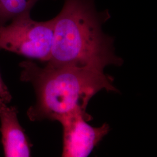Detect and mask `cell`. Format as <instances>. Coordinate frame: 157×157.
Listing matches in <instances>:
<instances>
[{
  "instance_id": "obj_1",
  "label": "cell",
  "mask_w": 157,
  "mask_h": 157,
  "mask_svg": "<svg viewBox=\"0 0 157 157\" xmlns=\"http://www.w3.org/2000/svg\"><path fill=\"white\" fill-rule=\"evenodd\" d=\"M108 10L98 11L94 0H64L54 17L50 56L47 66L85 69L104 72L109 65L121 66L113 38L102 25L110 18Z\"/></svg>"
},
{
  "instance_id": "obj_2",
  "label": "cell",
  "mask_w": 157,
  "mask_h": 157,
  "mask_svg": "<svg viewBox=\"0 0 157 157\" xmlns=\"http://www.w3.org/2000/svg\"><path fill=\"white\" fill-rule=\"evenodd\" d=\"M21 80L33 85L36 104L27 115L31 121H59L75 111L87 113L90 99L101 90L118 92L112 77L104 72L74 67H41L30 61L20 63Z\"/></svg>"
},
{
  "instance_id": "obj_3",
  "label": "cell",
  "mask_w": 157,
  "mask_h": 157,
  "mask_svg": "<svg viewBox=\"0 0 157 157\" xmlns=\"http://www.w3.org/2000/svg\"><path fill=\"white\" fill-rule=\"evenodd\" d=\"M0 26V48L29 58L47 62L50 56L54 19L37 22L30 13Z\"/></svg>"
},
{
  "instance_id": "obj_4",
  "label": "cell",
  "mask_w": 157,
  "mask_h": 157,
  "mask_svg": "<svg viewBox=\"0 0 157 157\" xmlns=\"http://www.w3.org/2000/svg\"><path fill=\"white\" fill-rule=\"evenodd\" d=\"M91 119L89 114L80 111L72 112L59 119L58 122L63 128L62 157L89 156L108 133V124L93 127L87 124Z\"/></svg>"
},
{
  "instance_id": "obj_5",
  "label": "cell",
  "mask_w": 157,
  "mask_h": 157,
  "mask_svg": "<svg viewBox=\"0 0 157 157\" xmlns=\"http://www.w3.org/2000/svg\"><path fill=\"white\" fill-rule=\"evenodd\" d=\"M17 108L9 107L0 98V132L6 157H29L31 147L28 137L17 119Z\"/></svg>"
},
{
  "instance_id": "obj_6",
  "label": "cell",
  "mask_w": 157,
  "mask_h": 157,
  "mask_svg": "<svg viewBox=\"0 0 157 157\" xmlns=\"http://www.w3.org/2000/svg\"><path fill=\"white\" fill-rule=\"evenodd\" d=\"M39 0H0V26L20 15L30 13Z\"/></svg>"
},
{
  "instance_id": "obj_7",
  "label": "cell",
  "mask_w": 157,
  "mask_h": 157,
  "mask_svg": "<svg viewBox=\"0 0 157 157\" xmlns=\"http://www.w3.org/2000/svg\"><path fill=\"white\" fill-rule=\"evenodd\" d=\"M0 98L2 99L6 104H9L12 100V95L7 86L4 83L0 74Z\"/></svg>"
}]
</instances>
